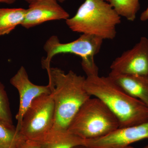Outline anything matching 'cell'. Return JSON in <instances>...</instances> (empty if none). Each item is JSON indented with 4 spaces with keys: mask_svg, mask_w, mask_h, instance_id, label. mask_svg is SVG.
I'll use <instances>...</instances> for the list:
<instances>
[{
    "mask_svg": "<svg viewBox=\"0 0 148 148\" xmlns=\"http://www.w3.org/2000/svg\"><path fill=\"white\" fill-rule=\"evenodd\" d=\"M47 71L55 108L53 128L67 129L81 107L91 97L85 88L86 77L57 68L50 67Z\"/></svg>",
    "mask_w": 148,
    "mask_h": 148,
    "instance_id": "obj_1",
    "label": "cell"
},
{
    "mask_svg": "<svg viewBox=\"0 0 148 148\" xmlns=\"http://www.w3.org/2000/svg\"><path fill=\"white\" fill-rule=\"evenodd\" d=\"M84 86L90 96L101 100L116 116L119 127L148 121V107L127 94L109 76H86Z\"/></svg>",
    "mask_w": 148,
    "mask_h": 148,
    "instance_id": "obj_2",
    "label": "cell"
},
{
    "mask_svg": "<svg viewBox=\"0 0 148 148\" xmlns=\"http://www.w3.org/2000/svg\"><path fill=\"white\" fill-rule=\"evenodd\" d=\"M73 32L93 35L103 40L116 36L121 17L110 3L103 0H85L72 17L66 20Z\"/></svg>",
    "mask_w": 148,
    "mask_h": 148,
    "instance_id": "obj_3",
    "label": "cell"
},
{
    "mask_svg": "<svg viewBox=\"0 0 148 148\" xmlns=\"http://www.w3.org/2000/svg\"><path fill=\"white\" fill-rule=\"evenodd\" d=\"M120 127L118 120L101 100L90 98L81 107L68 127L84 140L104 137Z\"/></svg>",
    "mask_w": 148,
    "mask_h": 148,
    "instance_id": "obj_4",
    "label": "cell"
},
{
    "mask_svg": "<svg viewBox=\"0 0 148 148\" xmlns=\"http://www.w3.org/2000/svg\"><path fill=\"white\" fill-rule=\"evenodd\" d=\"M103 40L96 36L82 34L75 40L64 43L60 41L58 37L52 36L44 46L47 57L42 61L43 68L47 71L50 68L51 61L55 56L71 53L81 58L82 66L86 76L98 75V68L94 57L100 51Z\"/></svg>",
    "mask_w": 148,
    "mask_h": 148,
    "instance_id": "obj_5",
    "label": "cell"
},
{
    "mask_svg": "<svg viewBox=\"0 0 148 148\" xmlns=\"http://www.w3.org/2000/svg\"><path fill=\"white\" fill-rule=\"evenodd\" d=\"M55 108L51 95H41L33 101L24 114L18 132L25 139L38 141L53 128Z\"/></svg>",
    "mask_w": 148,
    "mask_h": 148,
    "instance_id": "obj_6",
    "label": "cell"
},
{
    "mask_svg": "<svg viewBox=\"0 0 148 148\" xmlns=\"http://www.w3.org/2000/svg\"><path fill=\"white\" fill-rule=\"evenodd\" d=\"M111 71L118 73L148 75V39L140 38L131 49L116 58L110 66Z\"/></svg>",
    "mask_w": 148,
    "mask_h": 148,
    "instance_id": "obj_7",
    "label": "cell"
},
{
    "mask_svg": "<svg viewBox=\"0 0 148 148\" xmlns=\"http://www.w3.org/2000/svg\"><path fill=\"white\" fill-rule=\"evenodd\" d=\"M144 139H148V121L119 127L101 138L85 140L84 145L99 148H127L132 143Z\"/></svg>",
    "mask_w": 148,
    "mask_h": 148,
    "instance_id": "obj_8",
    "label": "cell"
},
{
    "mask_svg": "<svg viewBox=\"0 0 148 148\" xmlns=\"http://www.w3.org/2000/svg\"><path fill=\"white\" fill-rule=\"evenodd\" d=\"M11 84L18 90L19 96V108L16 114V129L18 132L24 114L36 98L44 95L50 94V86L34 84L29 79L27 71L21 66L10 80Z\"/></svg>",
    "mask_w": 148,
    "mask_h": 148,
    "instance_id": "obj_9",
    "label": "cell"
},
{
    "mask_svg": "<svg viewBox=\"0 0 148 148\" xmlns=\"http://www.w3.org/2000/svg\"><path fill=\"white\" fill-rule=\"evenodd\" d=\"M57 0H34L29 3L21 26L28 29L47 21L67 20L70 14Z\"/></svg>",
    "mask_w": 148,
    "mask_h": 148,
    "instance_id": "obj_10",
    "label": "cell"
},
{
    "mask_svg": "<svg viewBox=\"0 0 148 148\" xmlns=\"http://www.w3.org/2000/svg\"><path fill=\"white\" fill-rule=\"evenodd\" d=\"M108 76L127 94L148 107V77L111 71Z\"/></svg>",
    "mask_w": 148,
    "mask_h": 148,
    "instance_id": "obj_11",
    "label": "cell"
},
{
    "mask_svg": "<svg viewBox=\"0 0 148 148\" xmlns=\"http://www.w3.org/2000/svg\"><path fill=\"white\" fill-rule=\"evenodd\" d=\"M40 148H73L84 145L85 140L69 132L67 129L52 128L39 140Z\"/></svg>",
    "mask_w": 148,
    "mask_h": 148,
    "instance_id": "obj_12",
    "label": "cell"
},
{
    "mask_svg": "<svg viewBox=\"0 0 148 148\" xmlns=\"http://www.w3.org/2000/svg\"><path fill=\"white\" fill-rule=\"evenodd\" d=\"M27 9L0 8V36L8 34L24 21Z\"/></svg>",
    "mask_w": 148,
    "mask_h": 148,
    "instance_id": "obj_13",
    "label": "cell"
},
{
    "mask_svg": "<svg viewBox=\"0 0 148 148\" xmlns=\"http://www.w3.org/2000/svg\"><path fill=\"white\" fill-rule=\"evenodd\" d=\"M118 14L129 21H135L140 9V0H109Z\"/></svg>",
    "mask_w": 148,
    "mask_h": 148,
    "instance_id": "obj_14",
    "label": "cell"
},
{
    "mask_svg": "<svg viewBox=\"0 0 148 148\" xmlns=\"http://www.w3.org/2000/svg\"><path fill=\"white\" fill-rule=\"evenodd\" d=\"M21 135L13 124L0 120V148H15Z\"/></svg>",
    "mask_w": 148,
    "mask_h": 148,
    "instance_id": "obj_15",
    "label": "cell"
},
{
    "mask_svg": "<svg viewBox=\"0 0 148 148\" xmlns=\"http://www.w3.org/2000/svg\"><path fill=\"white\" fill-rule=\"evenodd\" d=\"M0 120L13 124L9 101L4 86L0 82Z\"/></svg>",
    "mask_w": 148,
    "mask_h": 148,
    "instance_id": "obj_16",
    "label": "cell"
},
{
    "mask_svg": "<svg viewBox=\"0 0 148 148\" xmlns=\"http://www.w3.org/2000/svg\"><path fill=\"white\" fill-rule=\"evenodd\" d=\"M15 148H40L38 143L36 141L28 140L21 135Z\"/></svg>",
    "mask_w": 148,
    "mask_h": 148,
    "instance_id": "obj_17",
    "label": "cell"
},
{
    "mask_svg": "<svg viewBox=\"0 0 148 148\" xmlns=\"http://www.w3.org/2000/svg\"><path fill=\"white\" fill-rule=\"evenodd\" d=\"M16 0H0V3L11 4L16 1Z\"/></svg>",
    "mask_w": 148,
    "mask_h": 148,
    "instance_id": "obj_18",
    "label": "cell"
},
{
    "mask_svg": "<svg viewBox=\"0 0 148 148\" xmlns=\"http://www.w3.org/2000/svg\"><path fill=\"white\" fill-rule=\"evenodd\" d=\"M132 147H128L127 148H132ZM73 148H99L96 147H88V146H86L85 145H79L77 146V147H75Z\"/></svg>",
    "mask_w": 148,
    "mask_h": 148,
    "instance_id": "obj_19",
    "label": "cell"
},
{
    "mask_svg": "<svg viewBox=\"0 0 148 148\" xmlns=\"http://www.w3.org/2000/svg\"><path fill=\"white\" fill-rule=\"evenodd\" d=\"M27 2H28V3H31V2H32V1H34V0H26ZM58 2L60 3H63L64 2H65L66 0H57Z\"/></svg>",
    "mask_w": 148,
    "mask_h": 148,
    "instance_id": "obj_20",
    "label": "cell"
},
{
    "mask_svg": "<svg viewBox=\"0 0 148 148\" xmlns=\"http://www.w3.org/2000/svg\"><path fill=\"white\" fill-rule=\"evenodd\" d=\"M143 148H148V145H147L145 146V147H143Z\"/></svg>",
    "mask_w": 148,
    "mask_h": 148,
    "instance_id": "obj_21",
    "label": "cell"
},
{
    "mask_svg": "<svg viewBox=\"0 0 148 148\" xmlns=\"http://www.w3.org/2000/svg\"><path fill=\"white\" fill-rule=\"evenodd\" d=\"M103 1H106V2H109V0H103Z\"/></svg>",
    "mask_w": 148,
    "mask_h": 148,
    "instance_id": "obj_22",
    "label": "cell"
},
{
    "mask_svg": "<svg viewBox=\"0 0 148 148\" xmlns=\"http://www.w3.org/2000/svg\"><path fill=\"white\" fill-rule=\"evenodd\" d=\"M148 77V75L147 76Z\"/></svg>",
    "mask_w": 148,
    "mask_h": 148,
    "instance_id": "obj_23",
    "label": "cell"
}]
</instances>
